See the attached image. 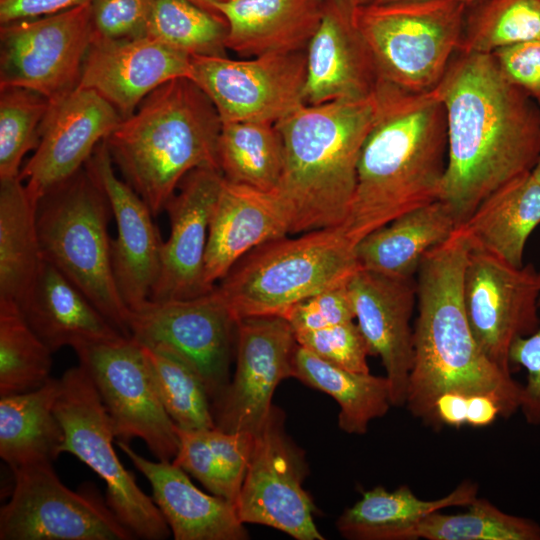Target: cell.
<instances>
[{
    "mask_svg": "<svg viewBox=\"0 0 540 540\" xmlns=\"http://www.w3.org/2000/svg\"><path fill=\"white\" fill-rule=\"evenodd\" d=\"M113 161L102 141L85 167L105 192L116 219L117 236L111 240L115 281L130 310L150 299L161 269L163 242L153 214L144 200L114 172Z\"/></svg>",
    "mask_w": 540,
    "mask_h": 540,
    "instance_id": "obj_21",
    "label": "cell"
},
{
    "mask_svg": "<svg viewBox=\"0 0 540 540\" xmlns=\"http://www.w3.org/2000/svg\"><path fill=\"white\" fill-rule=\"evenodd\" d=\"M190 1H192L193 3H195L196 5H198L199 7L203 8L204 10L210 13L222 16L218 12L216 5L219 3L225 2L227 0H190Z\"/></svg>",
    "mask_w": 540,
    "mask_h": 540,
    "instance_id": "obj_50",
    "label": "cell"
},
{
    "mask_svg": "<svg viewBox=\"0 0 540 540\" xmlns=\"http://www.w3.org/2000/svg\"><path fill=\"white\" fill-rule=\"evenodd\" d=\"M467 507L462 513L426 516L416 540H540V524L532 519L508 514L478 496Z\"/></svg>",
    "mask_w": 540,
    "mask_h": 540,
    "instance_id": "obj_40",
    "label": "cell"
},
{
    "mask_svg": "<svg viewBox=\"0 0 540 540\" xmlns=\"http://www.w3.org/2000/svg\"><path fill=\"white\" fill-rule=\"evenodd\" d=\"M290 234V219L277 193L223 180L210 221L205 282L210 287L257 246Z\"/></svg>",
    "mask_w": 540,
    "mask_h": 540,
    "instance_id": "obj_24",
    "label": "cell"
},
{
    "mask_svg": "<svg viewBox=\"0 0 540 540\" xmlns=\"http://www.w3.org/2000/svg\"><path fill=\"white\" fill-rule=\"evenodd\" d=\"M284 413L276 406L254 434L247 471L236 502L244 524H259L297 540H324L316 511L303 487L308 472L303 451L285 431Z\"/></svg>",
    "mask_w": 540,
    "mask_h": 540,
    "instance_id": "obj_14",
    "label": "cell"
},
{
    "mask_svg": "<svg viewBox=\"0 0 540 540\" xmlns=\"http://www.w3.org/2000/svg\"><path fill=\"white\" fill-rule=\"evenodd\" d=\"M42 262L36 204L19 177L0 180V303L21 309Z\"/></svg>",
    "mask_w": 540,
    "mask_h": 540,
    "instance_id": "obj_32",
    "label": "cell"
},
{
    "mask_svg": "<svg viewBox=\"0 0 540 540\" xmlns=\"http://www.w3.org/2000/svg\"><path fill=\"white\" fill-rule=\"evenodd\" d=\"M223 180L218 169H194L167 202L170 235L162 245L160 274L149 300L188 299L214 289L205 282V254Z\"/></svg>",
    "mask_w": 540,
    "mask_h": 540,
    "instance_id": "obj_19",
    "label": "cell"
},
{
    "mask_svg": "<svg viewBox=\"0 0 540 540\" xmlns=\"http://www.w3.org/2000/svg\"><path fill=\"white\" fill-rule=\"evenodd\" d=\"M531 173L534 176V178L540 183V154Z\"/></svg>",
    "mask_w": 540,
    "mask_h": 540,
    "instance_id": "obj_52",
    "label": "cell"
},
{
    "mask_svg": "<svg viewBox=\"0 0 540 540\" xmlns=\"http://www.w3.org/2000/svg\"><path fill=\"white\" fill-rule=\"evenodd\" d=\"M294 333L355 320L347 282L324 289L290 308L283 316Z\"/></svg>",
    "mask_w": 540,
    "mask_h": 540,
    "instance_id": "obj_44",
    "label": "cell"
},
{
    "mask_svg": "<svg viewBox=\"0 0 540 540\" xmlns=\"http://www.w3.org/2000/svg\"><path fill=\"white\" fill-rule=\"evenodd\" d=\"M218 163L229 182L262 191L276 190L285 163L284 143L276 123H222Z\"/></svg>",
    "mask_w": 540,
    "mask_h": 540,
    "instance_id": "obj_35",
    "label": "cell"
},
{
    "mask_svg": "<svg viewBox=\"0 0 540 540\" xmlns=\"http://www.w3.org/2000/svg\"><path fill=\"white\" fill-rule=\"evenodd\" d=\"M92 40L90 0L1 25L0 88L30 89L50 102L62 98L78 86Z\"/></svg>",
    "mask_w": 540,
    "mask_h": 540,
    "instance_id": "obj_13",
    "label": "cell"
},
{
    "mask_svg": "<svg viewBox=\"0 0 540 540\" xmlns=\"http://www.w3.org/2000/svg\"><path fill=\"white\" fill-rule=\"evenodd\" d=\"M190 76V55L150 37L93 39L77 87L97 92L124 119L158 87Z\"/></svg>",
    "mask_w": 540,
    "mask_h": 540,
    "instance_id": "obj_22",
    "label": "cell"
},
{
    "mask_svg": "<svg viewBox=\"0 0 540 540\" xmlns=\"http://www.w3.org/2000/svg\"><path fill=\"white\" fill-rule=\"evenodd\" d=\"M122 117L101 95L76 87L50 102L34 154L21 168L30 199L37 202L81 170Z\"/></svg>",
    "mask_w": 540,
    "mask_h": 540,
    "instance_id": "obj_18",
    "label": "cell"
},
{
    "mask_svg": "<svg viewBox=\"0 0 540 540\" xmlns=\"http://www.w3.org/2000/svg\"><path fill=\"white\" fill-rule=\"evenodd\" d=\"M539 225L540 183L527 172L493 191L458 227L471 249L521 267L527 241Z\"/></svg>",
    "mask_w": 540,
    "mask_h": 540,
    "instance_id": "obj_28",
    "label": "cell"
},
{
    "mask_svg": "<svg viewBox=\"0 0 540 540\" xmlns=\"http://www.w3.org/2000/svg\"><path fill=\"white\" fill-rule=\"evenodd\" d=\"M509 363L526 371L525 383L521 384L519 410L527 424L540 427V324L533 333L513 342Z\"/></svg>",
    "mask_w": 540,
    "mask_h": 540,
    "instance_id": "obj_46",
    "label": "cell"
},
{
    "mask_svg": "<svg viewBox=\"0 0 540 540\" xmlns=\"http://www.w3.org/2000/svg\"><path fill=\"white\" fill-rule=\"evenodd\" d=\"M89 0H0L1 25L65 11Z\"/></svg>",
    "mask_w": 540,
    "mask_h": 540,
    "instance_id": "obj_47",
    "label": "cell"
},
{
    "mask_svg": "<svg viewBox=\"0 0 540 540\" xmlns=\"http://www.w3.org/2000/svg\"><path fill=\"white\" fill-rule=\"evenodd\" d=\"M55 413L62 425L61 453L77 457L106 484V502L135 538L166 539L170 528L152 498L119 460L111 419L86 370L78 365L64 372Z\"/></svg>",
    "mask_w": 540,
    "mask_h": 540,
    "instance_id": "obj_9",
    "label": "cell"
},
{
    "mask_svg": "<svg viewBox=\"0 0 540 540\" xmlns=\"http://www.w3.org/2000/svg\"><path fill=\"white\" fill-rule=\"evenodd\" d=\"M491 55L504 78L540 105V40L502 47Z\"/></svg>",
    "mask_w": 540,
    "mask_h": 540,
    "instance_id": "obj_45",
    "label": "cell"
},
{
    "mask_svg": "<svg viewBox=\"0 0 540 540\" xmlns=\"http://www.w3.org/2000/svg\"><path fill=\"white\" fill-rule=\"evenodd\" d=\"M60 379L50 378L41 387L0 396V457L12 469L53 461L64 440L55 413Z\"/></svg>",
    "mask_w": 540,
    "mask_h": 540,
    "instance_id": "obj_31",
    "label": "cell"
},
{
    "mask_svg": "<svg viewBox=\"0 0 540 540\" xmlns=\"http://www.w3.org/2000/svg\"><path fill=\"white\" fill-rule=\"evenodd\" d=\"M112 210L84 166L36 205L43 259L54 265L125 336L131 310L118 290L108 224Z\"/></svg>",
    "mask_w": 540,
    "mask_h": 540,
    "instance_id": "obj_7",
    "label": "cell"
},
{
    "mask_svg": "<svg viewBox=\"0 0 540 540\" xmlns=\"http://www.w3.org/2000/svg\"><path fill=\"white\" fill-rule=\"evenodd\" d=\"M458 227L440 200L410 211L365 236L355 246L360 268L398 278H414L426 254Z\"/></svg>",
    "mask_w": 540,
    "mask_h": 540,
    "instance_id": "obj_30",
    "label": "cell"
},
{
    "mask_svg": "<svg viewBox=\"0 0 540 540\" xmlns=\"http://www.w3.org/2000/svg\"><path fill=\"white\" fill-rule=\"evenodd\" d=\"M306 50L250 60L191 56L190 79L213 102L222 123H276L304 105Z\"/></svg>",
    "mask_w": 540,
    "mask_h": 540,
    "instance_id": "obj_15",
    "label": "cell"
},
{
    "mask_svg": "<svg viewBox=\"0 0 540 540\" xmlns=\"http://www.w3.org/2000/svg\"><path fill=\"white\" fill-rule=\"evenodd\" d=\"M539 297L540 271L531 264L515 267L470 248L463 277L466 314L484 353L507 371L513 342L540 324Z\"/></svg>",
    "mask_w": 540,
    "mask_h": 540,
    "instance_id": "obj_16",
    "label": "cell"
},
{
    "mask_svg": "<svg viewBox=\"0 0 540 540\" xmlns=\"http://www.w3.org/2000/svg\"><path fill=\"white\" fill-rule=\"evenodd\" d=\"M540 40V0H481L467 7L458 51L491 54Z\"/></svg>",
    "mask_w": 540,
    "mask_h": 540,
    "instance_id": "obj_37",
    "label": "cell"
},
{
    "mask_svg": "<svg viewBox=\"0 0 540 540\" xmlns=\"http://www.w3.org/2000/svg\"><path fill=\"white\" fill-rule=\"evenodd\" d=\"M378 112L339 227L354 245L410 211L439 200L447 165L446 114L435 88L423 93L381 80Z\"/></svg>",
    "mask_w": 540,
    "mask_h": 540,
    "instance_id": "obj_3",
    "label": "cell"
},
{
    "mask_svg": "<svg viewBox=\"0 0 540 540\" xmlns=\"http://www.w3.org/2000/svg\"><path fill=\"white\" fill-rule=\"evenodd\" d=\"M377 112L375 93L360 100L304 104L276 122L285 154L276 191L289 215L290 234L344 223L362 146Z\"/></svg>",
    "mask_w": 540,
    "mask_h": 540,
    "instance_id": "obj_4",
    "label": "cell"
},
{
    "mask_svg": "<svg viewBox=\"0 0 540 540\" xmlns=\"http://www.w3.org/2000/svg\"><path fill=\"white\" fill-rule=\"evenodd\" d=\"M52 353L17 306L0 303V396L44 385L51 378Z\"/></svg>",
    "mask_w": 540,
    "mask_h": 540,
    "instance_id": "obj_39",
    "label": "cell"
},
{
    "mask_svg": "<svg viewBox=\"0 0 540 540\" xmlns=\"http://www.w3.org/2000/svg\"><path fill=\"white\" fill-rule=\"evenodd\" d=\"M347 288L370 355L378 356L385 369L391 404L405 406L414 355L411 320L417 302L416 279L359 267Z\"/></svg>",
    "mask_w": 540,
    "mask_h": 540,
    "instance_id": "obj_20",
    "label": "cell"
},
{
    "mask_svg": "<svg viewBox=\"0 0 540 540\" xmlns=\"http://www.w3.org/2000/svg\"><path fill=\"white\" fill-rule=\"evenodd\" d=\"M129 331L140 345L173 352L190 363L211 403L228 384L237 321L215 287L193 298L146 301L131 310Z\"/></svg>",
    "mask_w": 540,
    "mask_h": 540,
    "instance_id": "obj_12",
    "label": "cell"
},
{
    "mask_svg": "<svg viewBox=\"0 0 540 540\" xmlns=\"http://www.w3.org/2000/svg\"><path fill=\"white\" fill-rule=\"evenodd\" d=\"M155 0H90L93 39L146 36Z\"/></svg>",
    "mask_w": 540,
    "mask_h": 540,
    "instance_id": "obj_43",
    "label": "cell"
},
{
    "mask_svg": "<svg viewBox=\"0 0 540 540\" xmlns=\"http://www.w3.org/2000/svg\"><path fill=\"white\" fill-rule=\"evenodd\" d=\"M221 127L206 93L191 79L177 78L151 92L105 142L126 183L155 217L189 172L220 170Z\"/></svg>",
    "mask_w": 540,
    "mask_h": 540,
    "instance_id": "obj_5",
    "label": "cell"
},
{
    "mask_svg": "<svg viewBox=\"0 0 540 540\" xmlns=\"http://www.w3.org/2000/svg\"><path fill=\"white\" fill-rule=\"evenodd\" d=\"M179 439L173 463L197 479L209 492L236 505L251 457L254 434L217 427L186 430L176 426Z\"/></svg>",
    "mask_w": 540,
    "mask_h": 540,
    "instance_id": "obj_34",
    "label": "cell"
},
{
    "mask_svg": "<svg viewBox=\"0 0 540 540\" xmlns=\"http://www.w3.org/2000/svg\"><path fill=\"white\" fill-rule=\"evenodd\" d=\"M478 490L477 483L465 480L444 497L423 500L408 485L393 491L376 486L343 511L336 527L349 540H416V528L426 516L449 507L467 506Z\"/></svg>",
    "mask_w": 540,
    "mask_h": 540,
    "instance_id": "obj_29",
    "label": "cell"
},
{
    "mask_svg": "<svg viewBox=\"0 0 540 540\" xmlns=\"http://www.w3.org/2000/svg\"><path fill=\"white\" fill-rule=\"evenodd\" d=\"M298 343L281 316H259L237 322L235 371L212 401L215 427L255 434L267 420L275 389L293 377Z\"/></svg>",
    "mask_w": 540,
    "mask_h": 540,
    "instance_id": "obj_17",
    "label": "cell"
},
{
    "mask_svg": "<svg viewBox=\"0 0 540 540\" xmlns=\"http://www.w3.org/2000/svg\"><path fill=\"white\" fill-rule=\"evenodd\" d=\"M398 1H425V0H374L373 3H388V2H398ZM452 1L463 2L469 6L481 0H452Z\"/></svg>",
    "mask_w": 540,
    "mask_h": 540,
    "instance_id": "obj_51",
    "label": "cell"
},
{
    "mask_svg": "<svg viewBox=\"0 0 540 540\" xmlns=\"http://www.w3.org/2000/svg\"><path fill=\"white\" fill-rule=\"evenodd\" d=\"M37 336L55 351L123 335L54 265L43 259L21 309Z\"/></svg>",
    "mask_w": 540,
    "mask_h": 540,
    "instance_id": "obj_27",
    "label": "cell"
},
{
    "mask_svg": "<svg viewBox=\"0 0 540 540\" xmlns=\"http://www.w3.org/2000/svg\"><path fill=\"white\" fill-rule=\"evenodd\" d=\"M228 24L190 0H155L146 36L190 56L226 57Z\"/></svg>",
    "mask_w": 540,
    "mask_h": 540,
    "instance_id": "obj_38",
    "label": "cell"
},
{
    "mask_svg": "<svg viewBox=\"0 0 540 540\" xmlns=\"http://www.w3.org/2000/svg\"><path fill=\"white\" fill-rule=\"evenodd\" d=\"M293 377L338 403V425L348 434H365L370 422L385 416L392 406L386 376L344 369L299 344L293 358Z\"/></svg>",
    "mask_w": 540,
    "mask_h": 540,
    "instance_id": "obj_33",
    "label": "cell"
},
{
    "mask_svg": "<svg viewBox=\"0 0 540 540\" xmlns=\"http://www.w3.org/2000/svg\"><path fill=\"white\" fill-rule=\"evenodd\" d=\"M435 90L447 126L439 200L460 226L493 191L532 171L540 154V109L504 78L491 54L457 51Z\"/></svg>",
    "mask_w": 540,
    "mask_h": 540,
    "instance_id": "obj_1",
    "label": "cell"
},
{
    "mask_svg": "<svg viewBox=\"0 0 540 540\" xmlns=\"http://www.w3.org/2000/svg\"><path fill=\"white\" fill-rule=\"evenodd\" d=\"M359 269L355 246L339 227L284 236L241 258L215 285L231 314L241 319L281 316L297 303L346 283Z\"/></svg>",
    "mask_w": 540,
    "mask_h": 540,
    "instance_id": "obj_6",
    "label": "cell"
},
{
    "mask_svg": "<svg viewBox=\"0 0 540 540\" xmlns=\"http://www.w3.org/2000/svg\"><path fill=\"white\" fill-rule=\"evenodd\" d=\"M325 0H227L216 5L226 19V47L241 56L306 50Z\"/></svg>",
    "mask_w": 540,
    "mask_h": 540,
    "instance_id": "obj_26",
    "label": "cell"
},
{
    "mask_svg": "<svg viewBox=\"0 0 540 540\" xmlns=\"http://www.w3.org/2000/svg\"><path fill=\"white\" fill-rule=\"evenodd\" d=\"M116 443L150 483L152 499L175 540L248 539L234 503L201 491L172 461H152L136 453L129 443Z\"/></svg>",
    "mask_w": 540,
    "mask_h": 540,
    "instance_id": "obj_25",
    "label": "cell"
},
{
    "mask_svg": "<svg viewBox=\"0 0 540 540\" xmlns=\"http://www.w3.org/2000/svg\"><path fill=\"white\" fill-rule=\"evenodd\" d=\"M49 107L46 97L30 89L0 88V180L19 177L24 156L38 146Z\"/></svg>",
    "mask_w": 540,
    "mask_h": 540,
    "instance_id": "obj_41",
    "label": "cell"
},
{
    "mask_svg": "<svg viewBox=\"0 0 540 540\" xmlns=\"http://www.w3.org/2000/svg\"><path fill=\"white\" fill-rule=\"evenodd\" d=\"M469 242L457 227L431 249L416 277L417 317L413 327V366L405 407L424 424L440 429L434 405L445 392L483 394L509 418L520 408L522 385L482 350L463 300Z\"/></svg>",
    "mask_w": 540,
    "mask_h": 540,
    "instance_id": "obj_2",
    "label": "cell"
},
{
    "mask_svg": "<svg viewBox=\"0 0 540 540\" xmlns=\"http://www.w3.org/2000/svg\"><path fill=\"white\" fill-rule=\"evenodd\" d=\"M344 0H325L321 22L306 48L305 105L373 96L381 82L374 58Z\"/></svg>",
    "mask_w": 540,
    "mask_h": 540,
    "instance_id": "obj_23",
    "label": "cell"
},
{
    "mask_svg": "<svg viewBox=\"0 0 540 540\" xmlns=\"http://www.w3.org/2000/svg\"><path fill=\"white\" fill-rule=\"evenodd\" d=\"M344 1L348 2L349 4H351L354 7H357V6H362V5H367V4L373 3L374 0H344Z\"/></svg>",
    "mask_w": 540,
    "mask_h": 540,
    "instance_id": "obj_53",
    "label": "cell"
},
{
    "mask_svg": "<svg viewBox=\"0 0 540 540\" xmlns=\"http://www.w3.org/2000/svg\"><path fill=\"white\" fill-rule=\"evenodd\" d=\"M434 409L440 427L447 425L459 428L466 425L467 395L458 392L442 393Z\"/></svg>",
    "mask_w": 540,
    "mask_h": 540,
    "instance_id": "obj_48",
    "label": "cell"
},
{
    "mask_svg": "<svg viewBox=\"0 0 540 540\" xmlns=\"http://www.w3.org/2000/svg\"><path fill=\"white\" fill-rule=\"evenodd\" d=\"M13 471L14 485L0 509L1 540H130L126 528L93 485L73 491L52 461Z\"/></svg>",
    "mask_w": 540,
    "mask_h": 540,
    "instance_id": "obj_10",
    "label": "cell"
},
{
    "mask_svg": "<svg viewBox=\"0 0 540 540\" xmlns=\"http://www.w3.org/2000/svg\"><path fill=\"white\" fill-rule=\"evenodd\" d=\"M111 419L117 440L144 441L162 461H172L179 439L176 425L154 389L141 345L132 337L73 348Z\"/></svg>",
    "mask_w": 540,
    "mask_h": 540,
    "instance_id": "obj_11",
    "label": "cell"
},
{
    "mask_svg": "<svg viewBox=\"0 0 540 540\" xmlns=\"http://www.w3.org/2000/svg\"><path fill=\"white\" fill-rule=\"evenodd\" d=\"M294 334L300 346L321 359L353 372H370L369 348L354 321Z\"/></svg>",
    "mask_w": 540,
    "mask_h": 540,
    "instance_id": "obj_42",
    "label": "cell"
},
{
    "mask_svg": "<svg viewBox=\"0 0 540 540\" xmlns=\"http://www.w3.org/2000/svg\"><path fill=\"white\" fill-rule=\"evenodd\" d=\"M141 347L154 389L174 424L186 430L215 427L210 396L195 368L173 352Z\"/></svg>",
    "mask_w": 540,
    "mask_h": 540,
    "instance_id": "obj_36",
    "label": "cell"
},
{
    "mask_svg": "<svg viewBox=\"0 0 540 540\" xmlns=\"http://www.w3.org/2000/svg\"><path fill=\"white\" fill-rule=\"evenodd\" d=\"M497 402L483 394L467 396L466 424L471 427H486L500 417Z\"/></svg>",
    "mask_w": 540,
    "mask_h": 540,
    "instance_id": "obj_49",
    "label": "cell"
},
{
    "mask_svg": "<svg viewBox=\"0 0 540 540\" xmlns=\"http://www.w3.org/2000/svg\"><path fill=\"white\" fill-rule=\"evenodd\" d=\"M468 5L452 0L370 3L353 19L381 80L423 93L443 78L459 49Z\"/></svg>",
    "mask_w": 540,
    "mask_h": 540,
    "instance_id": "obj_8",
    "label": "cell"
}]
</instances>
